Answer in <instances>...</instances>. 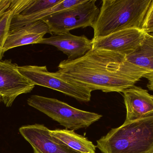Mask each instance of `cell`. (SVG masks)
I'll return each mask as SVG.
<instances>
[{
	"label": "cell",
	"mask_w": 153,
	"mask_h": 153,
	"mask_svg": "<svg viewBox=\"0 0 153 153\" xmlns=\"http://www.w3.org/2000/svg\"><path fill=\"white\" fill-rule=\"evenodd\" d=\"M11 0H0V18L10 10Z\"/></svg>",
	"instance_id": "20"
},
{
	"label": "cell",
	"mask_w": 153,
	"mask_h": 153,
	"mask_svg": "<svg viewBox=\"0 0 153 153\" xmlns=\"http://www.w3.org/2000/svg\"><path fill=\"white\" fill-rule=\"evenodd\" d=\"M13 16V13L10 10L0 18V61L1 60L4 54V46L10 32Z\"/></svg>",
	"instance_id": "17"
},
{
	"label": "cell",
	"mask_w": 153,
	"mask_h": 153,
	"mask_svg": "<svg viewBox=\"0 0 153 153\" xmlns=\"http://www.w3.org/2000/svg\"><path fill=\"white\" fill-rule=\"evenodd\" d=\"M96 147L102 153H153V115L112 128Z\"/></svg>",
	"instance_id": "3"
},
{
	"label": "cell",
	"mask_w": 153,
	"mask_h": 153,
	"mask_svg": "<svg viewBox=\"0 0 153 153\" xmlns=\"http://www.w3.org/2000/svg\"><path fill=\"white\" fill-rule=\"evenodd\" d=\"M152 0H103L92 28V39L128 28L143 29Z\"/></svg>",
	"instance_id": "2"
},
{
	"label": "cell",
	"mask_w": 153,
	"mask_h": 153,
	"mask_svg": "<svg viewBox=\"0 0 153 153\" xmlns=\"http://www.w3.org/2000/svg\"><path fill=\"white\" fill-rule=\"evenodd\" d=\"M153 29L152 30V31H151V32H150V33H153Z\"/></svg>",
	"instance_id": "21"
},
{
	"label": "cell",
	"mask_w": 153,
	"mask_h": 153,
	"mask_svg": "<svg viewBox=\"0 0 153 153\" xmlns=\"http://www.w3.org/2000/svg\"><path fill=\"white\" fill-rule=\"evenodd\" d=\"M146 32L138 28L119 31L106 37L92 39L94 49L117 52L125 56L134 53L140 46Z\"/></svg>",
	"instance_id": "8"
},
{
	"label": "cell",
	"mask_w": 153,
	"mask_h": 153,
	"mask_svg": "<svg viewBox=\"0 0 153 153\" xmlns=\"http://www.w3.org/2000/svg\"><path fill=\"white\" fill-rule=\"evenodd\" d=\"M83 0H63L62 2L48 10L39 13L26 17L13 16L11 22L10 30L18 28L27 24L38 21L42 20L46 17L54 13L71 8L80 3Z\"/></svg>",
	"instance_id": "15"
},
{
	"label": "cell",
	"mask_w": 153,
	"mask_h": 153,
	"mask_svg": "<svg viewBox=\"0 0 153 153\" xmlns=\"http://www.w3.org/2000/svg\"><path fill=\"white\" fill-rule=\"evenodd\" d=\"M18 68L21 74L35 85L60 92L81 102L91 101L92 91L90 89L63 77L58 71L49 72L46 66H22Z\"/></svg>",
	"instance_id": "5"
},
{
	"label": "cell",
	"mask_w": 153,
	"mask_h": 153,
	"mask_svg": "<svg viewBox=\"0 0 153 153\" xmlns=\"http://www.w3.org/2000/svg\"><path fill=\"white\" fill-rule=\"evenodd\" d=\"M149 34H151V35H152V36H153V33H149Z\"/></svg>",
	"instance_id": "22"
},
{
	"label": "cell",
	"mask_w": 153,
	"mask_h": 153,
	"mask_svg": "<svg viewBox=\"0 0 153 153\" xmlns=\"http://www.w3.org/2000/svg\"><path fill=\"white\" fill-rule=\"evenodd\" d=\"M153 29V0L147 11L143 25V29L145 32L150 33Z\"/></svg>",
	"instance_id": "19"
},
{
	"label": "cell",
	"mask_w": 153,
	"mask_h": 153,
	"mask_svg": "<svg viewBox=\"0 0 153 153\" xmlns=\"http://www.w3.org/2000/svg\"><path fill=\"white\" fill-rule=\"evenodd\" d=\"M126 109L125 122L153 115V95L141 87L134 86L123 92Z\"/></svg>",
	"instance_id": "10"
},
{
	"label": "cell",
	"mask_w": 153,
	"mask_h": 153,
	"mask_svg": "<svg viewBox=\"0 0 153 153\" xmlns=\"http://www.w3.org/2000/svg\"><path fill=\"white\" fill-rule=\"evenodd\" d=\"M27 103L66 129L74 131L87 128L102 117L100 114L78 109L56 99L39 95L30 96Z\"/></svg>",
	"instance_id": "4"
},
{
	"label": "cell",
	"mask_w": 153,
	"mask_h": 153,
	"mask_svg": "<svg viewBox=\"0 0 153 153\" xmlns=\"http://www.w3.org/2000/svg\"><path fill=\"white\" fill-rule=\"evenodd\" d=\"M47 33H51L43 20L10 30L4 46V53L14 48L30 44H40Z\"/></svg>",
	"instance_id": "12"
},
{
	"label": "cell",
	"mask_w": 153,
	"mask_h": 153,
	"mask_svg": "<svg viewBox=\"0 0 153 153\" xmlns=\"http://www.w3.org/2000/svg\"><path fill=\"white\" fill-rule=\"evenodd\" d=\"M18 66L11 61H0V102L8 107L18 96L30 93L36 86L20 73Z\"/></svg>",
	"instance_id": "7"
},
{
	"label": "cell",
	"mask_w": 153,
	"mask_h": 153,
	"mask_svg": "<svg viewBox=\"0 0 153 153\" xmlns=\"http://www.w3.org/2000/svg\"><path fill=\"white\" fill-rule=\"evenodd\" d=\"M63 0H32L29 5L19 14L13 16L26 17L39 13L62 2Z\"/></svg>",
	"instance_id": "16"
},
{
	"label": "cell",
	"mask_w": 153,
	"mask_h": 153,
	"mask_svg": "<svg viewBox=\"0 0 153 153\" xmlns=\"http://www.w3.org/2000/svg\"><path fill=\"white\" fill-rule=\"evenodd\" d=\"M96 2V0H83L76 5L42 20L47 24L52 35L69 32L79 28L92 27L100 11Z\"/></svg>",
	"instance_id": "6"
},
{
	"label": "cell",
	"mask_w": 153,
	"mask_h": 153,
	"mask_svg": "<svg viewBox=\"0 0 153 153\" xmlns=\"http://www.w3.org/2000/svg\"><path fill=\"white\" fill-rule=\"evenodd\" d=\"M40 44L56 47L68 56V59L74 60L84 55L92 49V40L85 36H75L69 32L52 34L48 38H44Z\"/></svg>",
	"instance_id": "11"
},
{
	"label": "cell",
	"mask_w": 153,
	"mask_h": 153,
	"mask_svg": "<svg viewBox=\"0 0 153 153\" xmlns=\"http://www.w3.org/2000/svg\"><path fill=\"white\" fill-rule=\"evenodd\" d=\"M126 59L147 74L153 72V36L146 33L140 46L134 53L126 56Z\"/></svg>",
	"instance_id": "13"
},
{
	"label": "cell",
	"mask_w": 153,
	"mask_h": 153,
	"mask_svg": "<svg viewBox=\"0 0 153 153\" xmlns=\"http://www.w3.org/2000/svg\"><path fill=\"white\" fill-rule=\"evenodd\" d=\"M43 125L23 126L19 131L33 148L34 153H80L51 135Z\"/></svg>",
	"instance_id": "9"
},
{
	"label": "cell",
	"mask_w": 153,
	"mask_h": 153,
	"mask_svg": "<svg viewBox=\"0 0 153 153\" xmlns=\"http://www.w3.org/2000/svg\"><path fill=\"white\" fill-rule=\"evenodd\" d=\"M58 68L63 77L92 91L105 93H123L146 74L124 55L103 49H91L82 57L63 60Z\"/></svg>",
	"instance_id": "1"
},
{
	"label": "cell",
	"mask_w": 153,
	"mask_h": 153,
	"mask_svg": "<svg viewBox=\"0 0 153 153\" xmlns=\"http://www.w3.org/2000/svg\"><path fill=\"white\" fill-rule=\"evenodd\" d=\"M51 135L80 153H95L96 146L88 138L78 134L74 130L55 129L50 130Z\"/></svg>",
	"instance_id": "14"
},
{
	"label": "cell",
	"mask_w": 153,
	"mask_h": 153,
	"mask_svg": "<svg viewBox=\"0 0 153 153\" xmlns=\"http://www.w3.org/2000/svg\"><path fill=\"white\" fill-rule=\"evenodd\" d=\"M32 0H11L10 9L13 15H17L24 10L31 2Z\"/></svg>",
	"instance_id": "18"
},
{
	"label": "cell",
	"mask_w": 153,
	"mask_h": 153,
	"mask_svg": "<svg viewBox=\"0 0 153 153\" xmlns=\"http://www.w3.org/2000/svg\"></svg>",
	"instance_id": "23"
}]
</instances>
